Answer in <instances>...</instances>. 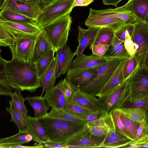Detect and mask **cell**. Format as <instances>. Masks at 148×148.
<instances>
[{"mask_svg":"<svg viewBox=\"0 0 148 148\" xmlns=\"http://www.w3.org/2000/svg\"><path fill=\"white\" fill-rule=\"evenodd\" d=\"M107 113L96 120L87 122L90 134L96 136L106 135L107 134L108 129L105 121Z\"/></svg>","mask_w":148,"mask_h":148,"instance_id":"29","label":"cell"},{"mask_svg":"<svg viewBox=\"0 0 148 148\" xmlns=\"http://www.w3.org/2000/svg\"><path fill=\"white\" fill-rule=\"evenodd\" d=\"M55 51L52 49L47 52L38 60L34 62L38 77L41 79L44 72L53 60Z\"/></svg>","mask_w":148,"mask_h":148,"instance_id":"30","label":"cell"},{"mask_svg":"<svg viewBox=\"0 0 148 148\" xmlns=\"http://www.w3.org/2000/svg\"><path fill=\"white\" fill-rule=\"evenodd\" d=\"M62 81L66 103L73 102L75 85L68 82L66 78L62 80Z\"/></svg>","mask_w":148,"mask_h":148,"instance_id":"44","label":"cell"},{"mask_svg":"<svg viewBox=\"0 0 148 148\" xmlns=\"http://www.w3.org/2000/svg\"><path fill=\"white\" fill-rule=\"evenodd\" d=\"M127 59L123 58L121 60L107 83L96 97L100 98L108 95L125 81L123 75V69Z\"/></svg>","mask_w":148,"mask_h":148,"instance_id":"14","label":"cell"},{"mask_svg":"<svg viewBox=\"0 0 148 148\" xmlns=\"http://www.w3.org/2000/svg\"><path fill=\"white\" fill-rule=\"evenodd\" d=\"M93 95L85 92L75 86L73 102L93 112L101 110L99 98Z\"/></svg>","mask_w":148,"mask_h":148,"instance_id":"16","label":"cell"},{"mask_svg":"<svg viewBox=\"0 0 148 148\" xmlns=\"http://www.w3.org/2000/svg\"><path fill=\"white\" fill-rule=\"evenodd\" d=\"M99 66L77 69H71L66 78L69 82L79 87L90 82L96 76Z\"/></svg>","mask_w":148,"mask_h":148,"instance_id":"10","label":"cell"},{"mask_svg":"<svg viewBox=\"0 0 148 148\" xmlns=\"http://www.w3.org/2000/svg\"><path fill=\"white\" fill-rule=\"evenodd\" d=\"M12 88L7 85L0 82V95L10 96L13 92Z\"/></svg>","mask_w":148,"mask_h":148,"instance_id":"52","label":"cell"},{"mask_svg":"<svg viewBox=\"0 0 148 148\" xmlns=\"http://www.w3.org/2000/svg\"><path fill=\"white\" fill-rule=\"evenodd\" d=\"M41 3V0H5L0 9L9 10L36 21L40 12Z\"/></svg>","mask_w":148,"mask_h":148,"instance_id":"9","label":"cell"},{"mask_svg":"<svg viewBox=\"0 0 148 148\" xmlns=\"http://www.w3.org/2000/svg\"><path fill=\"white\" fill-rule=\"evenodd\" d=\"M20 90H16L13 92L10 96L15 107L21 112L23 117L25 119L27 114L28 110L24 102L25 100L20 92Z\"/></svg>","mask_w":148,"mask_h":148,"instance_id":"39","label":"cell"},{"mask_svg":"<svg viewBox=\"0 0 148 148\" xmlns=\"http://www.w3.org/2000/svg\"><path fill=\"white\" fill-rule=\"evenodd\" d=\"M123 59H114L99 66L97 75L90 82L79 87L82 91L95 96L100 91L108 80Z\"/></svg>","mask_w":148,"mask_h":148,"instance_id":"6","label":"cell"},{"mask_svg":"<svg viewBox=\"0 0 148 148\" xmlns=\"http://www.w3.org/2000/svg\"><path fill=\"white\" fill-rule=\"evenodd\" d=\"M133 24L132 34L126 36L125 46L130 56L135 55L141 67L148 49V24L138 20Z\"/></svg>","mask_w":148,"mask_h":148,"instance_id":"3","label":"cell"},{"mask_svg":"<svg viewBox=\"0 0 148 148\" xmlns=\"http://www.w3.org/2000/svg\"><path fill=\"white\" fill-rule=\"evenodd\" d=\"M0 148H42L38 144L35 146H25L22 145L12 144V145H1Z\"/></svg>","mask_w":148,"mask_h":148,"instance_id":"53","label":"cell"},{"mask_svg":"<svg viewBox=\"0 0 148 148\" xmlns=\"http://www.w3.org/2000/svg\"><path fill=\"white\" fill-rule=\"evenodd\" d=\"M52 49V45L41 29L37 36L31 61L36 62L47 52Z\"/></svg>","mask_w":148,"mask_h":148,"instance_id":"23","label":"cell"},{"mask_svg":"<svg viewBox=\"0 0 148 148\" xmlns=\"http://www.w3.org/2000/svg\"><path fill=\"white\" fill-rule=\"evenodd\" d=\"M59 119L81 123H86L80 116L72 114L63 109H51L46 115Z\"/></svg>","mask_w":148,"mask_h":148,"instance_id":"32","label":"cell"},{"mask_svg":"<svg viewBox=\"0 0 148 148\" xmlns=\"http://www.w3.org/2000/svg\"><path fill=\"white\" fill-rule=\"evenodd\" d=\"M8 77L18 91L35 92L42 86L41 79L38 76L34 63L12 58L5 61Z\"/></svg>","mask_w":148,"mask_h":148,"instance_id":"1","label":"cell"},{"mask_svg":"<svg viewBox=\"0 0 148 148\" xmlns=\"http://www.w3.org/2000/svg\"><path fill=\"white\" fill-rule=\"evenodd\" d=\"M147 143H148V121L145 119L144 121L140 123L135 140L126 146Z\"/></svg>","mask_w":148,"mask_h":148,"instance_id":"36","label":"cell"},{"mask_svg":"<svg viewBox=\"0 0 148 148\" xmlns=\"http://www.w3.org/2000/svg\"><path fill=\"white\" fill-rule=\"evenodd\" d=\"M145 22L148 24V11L145 18Z\"/></svg>","mask_w":148,"mask_h":148,"instance_id":"59","label":"cell"},{"mask_svg":"<svg viewBox=\"0 0 148 148\" xmlns=\"http://www.w3.org/2000/svg\"><path fill=\"white\" fill-rule=\"evenodd\" d=\"M69 13L41 28L56 52L66 44L72 23Z\"/></svg>","mask_w":148,"mask_h":148,"instance_id":"5","label":"cell"},{"mask_svg":"<svg viewBox=\"0 0 148 148\" xmlns=\"http://www.w3.org/2000/svg\"><path fill=\"white\" fill-rule=\"evenodd\" d=\"M44 96L51 109H63L66 103L64 93L62 80L48 92Z\"/></svg>","mask_w":148,"mask_h":148,"instance_id":"18","label":"cell"},{"mask_svg":"<svg viewBox=\"0 0 148 148\" xmlns=\"http://www.w3.org/2000/svg\"><path fill=\"white\" fill-rule=\"evenodd\" d=\"M39 144L42 148H70L69 146L66 144L50 140Z\"/></svg>","mask_w":148,"mask_h":148,"instance_id":"51","label":"cell"},{"mask_svg":"<svg viewBox=\"0 0 148 148\" xmlns=\"http://www.w3.org/2000/svg\"><path fill=\"white\" fill-rule=\"evenodd\" d=\"M134 28L133 24H126L115 32L116 37L125 41L126 36L129 34H132Z\"/></svg>","mask_w":148,"mask_h":148,"instance_id":"46","label":"cell"},{"mask_svg":"<svg viewBox=\"0 0 148 148\" xmlns=\"http://www.w3.org/2000/svg\"><path fill=\"white\" fill-rule=\"evenodd\" d=\"M57 56V66L56 75L58 78L66 73L71 68L73 59L76 55L67 44L58 49L56 52Z\"/></svg>","mask_w":148,"mask_h":148,"instance_id":"13","label":"cell"},{"mask_svg":"<svg viewBox=\"0 0 148 148\" xmlns=\"http://www.w3.org/2000/svg\"><path fill=\"white\" fill-rule=\"evenodd\" d=\"M77 27L79 44L74 52L76 55L83 53L85 49L92 44L100 28V27H92L85 29L80 26Z\"/></svg>","mask_w":148,"mask_h":148,"instance_id":"19","label":"cell"},{"mask_svg":"<svg viewBox=\"0 0 148 148\" xmlns=\"http://www.w3.org/2000/svg\"><path fill=\"white\" fill-rule=\"evenodd\" d=\"M33 140V137L27 130H19L16 134L11 136L1 138L0 140L1 145H22Z\"/></svg>","mask_w":148,"mask_h":148,"instance_id":"28","label":"cell"},{"mask_svg":"<svg viewBox=\"0 0 148 148\" xmlns=\"http://www.w3.org/2000/svg\"><path fill=\"white\" fill-rule=\"evenodd\" d=\"M143 66L148 70V49L145 56Z\"/></svg>","mask_w":148,"mask_h":148,"instance_id":"56","label":"cell"},{"mask_svg":"<svg viewBox=\"0 0 148 148\" xmlns=\"http://www.w3.org/2000/svg\"><path fill=\"white\" fill-rule=\"evenodd\" d=\"M96 136L90 133L68 144L70 148H103L106 136Z\"/></svg>","mask_w":148,"mask_h":148,"instance_id":"21","label":"cell"},{"mask_svg":"<svg viewBox=\"0 0 148 148\" xmlns=\"http://www.w3.org/2000/svg\"><path fill=\"white\" fill-rule=\"evenodd\" d=\"M123 6L130 12L138 20L145 22L148 11V0H128Z\"/></svg>","mask_w":148,"mask_h":148,"instance_id":"22","label":"cell"},{"mask_svg":"<svg viewBox=\"0 0 148 148\" xmlns=\"http://www.w3.org/2000/svg\"><path fill=\"white\" fill-rule=\"evenodd\" d=\"M110 112L113 118L117 132L133 141H134L135 140V138L125 127L121 118V113L118 109L112 110Z\"/></svg>","mask_w":148,"mask_h":148,"instance_id":"35","label":"cell"},{"mask_svg":"<svg viewBox=\"0 0 148 148\" xmlns=\"http://www.w3.org/2000/svg\"><path fill=\"white\" fill-rule=\"evenodd\" d=\"M136 17L123 6L115 9L95 10L90 8L89 15L85 25L88 27H106L115 32L123 26L133 24Z\"/></svg>","mask_w":148,"mask_h":148,"instance_id":"2","label":"cell"},{"mask_svg":"<svg viewBox=\"0 0 148 148\" xmlns=\"http://www.w3.org/2000/svg\"><path fill=\"white\" fill-rule=\"evenodd\" d=\"M34 111V117L38 119L46 116L50 107L44 96H27L25 98Z\"/></svg>","mask_w":148,"mask_h":148,"instance_id":"25","label":"cell"},{"mask_svg":"<svg viewBox=\"0 0 148 148\" xmlns=\"http://www.w3.org/2000/svg\"><path fill=\"white\" fill-rule=\"evenodd\" d=\"M121 118L125 127L136 139L137 130L140 125V123L131 120L121 114Z\"/></svg>","mask_w":148,"mask_h":148,"instance_id":"45","label":"cell"},{"mask_svg":"<svg viewBox=\"0 0 148 148\" xmlns=\"http://www.w3.org/2000/svg\"><path fill=\"white\" fill-rule=\"evenodd\" d=\"M107 112L101 110L96 112H93L80 117L85 122L92 121L99 119L105 113Z\"/></svg>","mask_w":148,"mask_h":148,"instance_id":"50","label":"cell"},{"mask_svg":"<svg viewBox=\"0 0 148 148\" xmlns=\"http://www.w3.org/2000/svg\"><path fill=\"white\" fill-rule=\"evenodd\" d=\"M127 83L128 80L125 81L109 94L99 98L101 110L109 112L112 110L117 108L120 98Z\"/></svg>","mask_w":148,"mask_h":148,"instance_id":"15","label":"cell"},{"mask_svg":"<svg viewBox=\"0 0 148 148\" xmlns=\"http://www.w3.org/2000/svg\"><path fill=\"white\" fill-rule=\"evenodd\" d=\"M148 107V96L137 100L132 103H127L123 107L140 108L145 110Z\"/></svg>","mask_w":148,"mask_h":148,"instance_id":"48","label":"cell"},{"mask_svg":"<svg viewBox=\"0 0 148 148\" xmlns=\"http://www.w3.org/2000/svg\"><path fill=\"white\" fill-rule=\"evenodd\" d=\"M124 42L115 36L113 40L109 46L107 51L103 56L121 59L129 58L131 56L125 48Z\"/></svg>","mask_w":148,"mask_h":148,"instance_id":"26","label":"cell"},{"mask_svg":"<svg viewBox=\"0 0 148 148\" xmlns=\"http://www.w3.org/2000/svg\"><path fill=\"white\" fill-rule=\"evenodd\" d=\"M76 0H41L40 11L36 21L42 28L71 13Z\"/></svg>","mask_w":148,"mask_h":148,"instance_id":"4","label":"cell"},{"mask_svg":"<svg viewBox=\"0 0 148 148\" xmlns=\"http://www.w3.org/2000/svg\"><path fill=\"white\" fill-rule=\"evenodd\" d=\"M57 60V56L56 55L41 77L43 88L41 96L44 93H46L49 91L54 86L57 78L56 73Z\"/></svg>","mask_w":148,"mask_h":148,"instance_id":"24","label":"cell"},{"mask_svg":"<svg viewBox=\"0 0 148 148\" xmlns=\"http://www.w3.org/2000/svg\"><path fill=\"white\" fill-rule=\"evenodd\" d=\"M128 81L130 97L125 104L148 96V70L143 66H139L128 79Z\"/></svg>","mask_w":148,"mask_h":148,"instance_id":"7","label":"cell"},{"mask_svg":"<svg viewBox=\"0 0 148 148\" xmlns=\"http://www.w3.org/2000/svg\"><path fill=\"white\" fill-rule=\"evenodd\" d=\"M63 110L79 116L93 112L74 102L66 103Z\"/></svg>","mask_w":148,"mask_h":148,"instance_id":"42","label":"cell"},{"mask_svg":"<svg viewBox=\"0 0 148 148\" xmlns=\"http://www.w3.org/2000/svg\"><path fill=\"white\" fill-rule=\"evenodd\" d=\"M10 106L6 107V110L11 116V121L14 123L17 126L19 130H26L25 119L21 112L15 107L12 100H9Z\"/></svg>","mask_w":148,"mask_h":148,"instance_id":"33","label":"cell"},{"mask_svg":"<svg viewBox=\"0 0 148 148\" xmlns=\"http://www.w3.org/2000/svg\"><path fill=\"white\" fill-rule=\"evenodd\" d=\"M141 146L142 147H148V143L142 144Z\"/></svg>","mask_w":148,"mask_h":148,"instance_id":"58","label":"cell"},{"mask_svg":"<svg viewBox=\"0 0 148 148\" xmlns=\"http://www.w3.org/2000/svg\"><path fill=\"white\" fill-rule=\"evenodd\" d=\"M133 141L128 138H121L113 137L106 134L103 144V148L125 147L131 144Z\"/></svg>","mask_w":148,"mask_h":148,"instance_id":"37","label":"cell"},{"mask_svg":"<svg viewBox=\"0 0 148 148\" xmlns=\"http://www.w3.org/2000/svg\"><path fill=\"white\" fill-rule=\"evenodd\" d=\"M116 58H120L98 56L93 53L90 55L82 53L77 55L73 60L71 69H77L100 66Z\"/></svg>","mask_w":148,"mask_h":148,"instance_id":"11","label":"cell"},{"mask_svg":"<svg viewBox=\"0 0 148 148\" xmlns=\"http://www.w3.org/2000/svg\"><path fill=\"white\" fill-rule=\"evenodd\" d=\"M109 45L103 44H96L90 45L89 49L92 50V53L98 56H103L107 51Z\"/></svg>","mask_w":148,"mask_h":148,"instance_id":"49","label":"cell"},{"mask_svg":"<svg viewBox=\"0 0 148 148\" xmlns=\"http://www.w3.org/2000/svg\"><path fill=\"white\" fill-rule=\"evenodd\" d=\"M60 120L65 137L77 131L82 128L86 123H81Z\"/></svg>","mask_w":148,"mask_h":148,"instance_id":"41","label":"cell"},{"mask_svg":"<svg viewBox=\"0 0 148 148\" xmlns=\"http://www.w3.org/2000/svg\"><path fill=\"white\" fill-rule=\"evenodd\" d=\"M122 0H102L104 4L106 5H112L117 7L118 4Z\"/></svg>","mask_w":148,"mask_h":148,"instance_id":"55","label":"cell"},{"mask_svg":"<svg viewBox=\"0 0 148 148\" xmlns=\"http://www.w3.org/2000/svg\"><path fill=\"white\" fill-rule=\"evenodd\" d=\"M139 66L138 62L135 55L131 56L127 59L124 66L123 75L124 80H128Z\"/></svg>","mask_w":148,"mask_h":148,"instance_id":"40","label":"cell"},{"mask_svg":"<svg viewBox=\"0 0 148 148\" xmlns=\"http://www.w3.org/2000/svg\"><path fill=\"white\" fill-rule=\"evenodd\" d=\"M0 20L37 25L35 20L9 10H0Z\"/></svg>","mask_w":148,"mask_h":148,"instance_id":"27","label":"cell"},{"mask_svg":"<svg viewBox=\"0 0 148 148\" xmlns=\"http://www.w3.org/2000/svg\"><path fill=\"white\" fill-rule=\"evenodd\" d=\"M38 119L46 130L49 140L58 142L66 137L60 119L47 116Z\"/></svg>","mask_w":148,"mask_h":148,"instance_id":"12","label":"cell"},{"mask_svg":"<svg viewBox=\"0 0 148 148\" xmlns=\"http://www.w3.org/2000/svg\"><path fill=\"white\" fill-rule=\"evenodd\" d=\"M11 32L16 38L14 45L10 47L12 53V58L25 61H31L37 36Z\"/></svg>","mask_w":148,"mask_h":148,"instance_id":"8","label":"cell"},{"mask_svg":"<svg viewBox=\"0 0 148 148\" xmlns=\"http://www.w3.org/2000/svg\"><path fill=\"white\" fill-rule=\"evenodd\" d=\"M118 110L121 114L135 121L140 123L146 119L145 110L141 108L123 107Z\"/></svg>","mask_w":148,"mask_h":148,"instance_id":"31","label":"cell"},{"mask_svg":"<svg viewBox=\"0 0 148 148\" xmlns=\"http://www.w3.org/2000/svg\"><path fill=\"white\" fill-rule=\"evenodd\" d=\"M5 60L0 57V82L3 83L18 91L17 88L8 79L5 70Z\"/></svg>","mask_w":148,"mask_h":148,"instance_id":"47","label":"cell"},{"mask_svg":"<svg viewBox=\"0 0 148 148\" xmlns=\"http://www.w3.org/2000/svg\"><path fill=\"white\" fill-rule=\"evenodd\" d=\"M5 0H0V4L2 5L3 4Z\"/></svg>","mask_w":148,"mask_h":148,"instance_id":"60","label":"cell"},{"mask_svg":"<svg viewBox=\"0 0 148 148\" xmlns=\"http://www.w3.org/2000/svg\"><path fill=\"white\" fill-rule=\"evenodd\" d=\"M145 111L146 115V119L148 121V107L145 110Z\"/></svg>","mask_w":148,"mask_h":148,"instance_id":"57","label":"cell"},{"mask_svg":"<svg viewBox=\"0 0 148 148\" xmlns=\"http://www.w3.org/2000/svg\"><path fill=\"white\" fill-rule=\"evenodd\" d=\"M15 40L13 34L0 23V46L11 47L14 45Z\"/></svg>","mask_w":148,"mask_h":148,"instance_id":"38","label":"cell"},{"mask_svg":"<svg viewBox=\"0 0 148 148\" xmlns=\"http://www.w3.org/2000/svg\"><path fill=\"white\" fill-rule=\"evenodd\" d=\"M0 23L11 32L37 36L41 28L37 25L0 20Z\"/></svg>","mask_w":148,"mask_h":148,"instance_id":"20","label":"cell"},{"mask_svg":"<svg viewBox=\"0 0 148 148\" xmlns=\"http://www.w3.org/2000/svg\"><path fill=\"white\" fill-rule=\"evenodd\" d=\"M97 0H76L73 8L76 6H86Z\"/></svg>","mask_w":148,"mask_h":148,"instance_id":"54","label":"cell"},{"mask_svg":"<svg viewBox=\"0 0 148 148\" xmlns=\"http://www.w3.org/2000/svg\"><path fill=\"white\" fill-rule=\"evenodd\" d=\"M115 36V32L110 28L100 27L93 42L90 45L100 43L109 45Z\"/></svg>","mask_w":148,"mask_h":148,"instance_id":"34","label":"cell"},{"mask_svg":"<svg viewBox=\"0 0 148 148\" xmlns=\"http://www.w3.org/2000/svg\"><path fill=\"white\" fill-rule=\"evenodd\" d=\"M89 134V130L86 123L82 128L77 131L64 138L58 142L68 145L71 142L85 136Z\"/></svg>","mask_w":148,"mask_h":148,"instance_id":"43","label":"cell"},{"mask_svg":"<svg viewBox=\"0 0 148 148\" xmlns=\"http://www.w3.org/2000/svg\"><path fill=\"white\" fill-rule=\"evenodd\" d=\"M26 130L33 137V140L39 144L49 140L47 132L38 119L27 115L25 119Z\"/></svg>","mask_w":148,"mask_h":148,"instance_id":"17","label":"cell"}]
</instances>
